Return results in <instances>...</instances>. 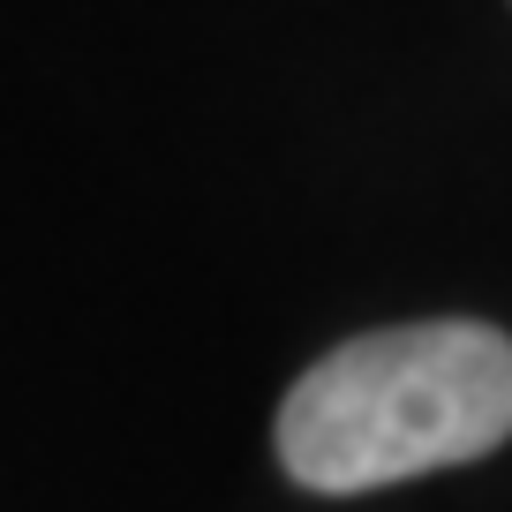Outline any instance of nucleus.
<instances>
[{
	"mask_svg": "<svg viewBox=\"0 0 512 512\" xmlns=\"http://www.w3.org/2000/svg\"><path fill=\"white\" fill-rule=\"evenodd\" d=\"M512 437V339L475 317L332 347L279 407V460L317 497H362L482 460Z\"/></svg>",
	"mask_w": 512,
	"mask_h": 512,
	"instance_id": "1",
	"label": "nucleus"
}]
</instances>
